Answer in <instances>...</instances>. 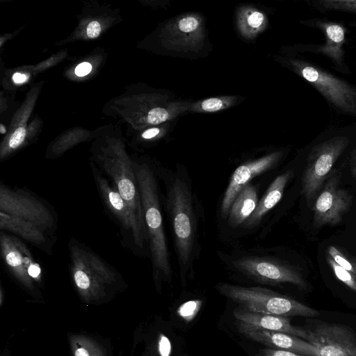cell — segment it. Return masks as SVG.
I'll return each mask as SVG.
<instances>
[{"label":"cell","instance_id":"obj_1","mask_svg":"<svg viewBox=\"0 0 356 356\" xmlns=\"http://www.w3.org/2000/svg\"><path fill=\"white\" fill-rule=\"evenodd\" d=\"M143 203L148 248L155 280L170 278L171 265L161 216L156 173L147 164L134 163Z\"/></svg>","mask_w":356,"mask_h":356},{"label":"cell","instance_id":"obj_2","mask_svg":"<svg viewBox=\"0 0 356 356\" xmlns=\"http://www.w3.org/2000/svg\"><path fill=\"white\" fill-rule=\"evenodd\" d=\"M217 289L222 295L239 304L241 307L255 313L307 318L320 314L318 310L291 297L265 288L220 284Z\"/></svg>","mask_w":356,"mask_h":356},{"label":"cell","instance_id":"obj_3","mask_svg":"<svg viewBox=\"0 0 356 356\" xmlns=\"http://www.w3.org/2000/svg\"><path fill=\"white\" fill-rule=\"evenodd\" d=\"M0 212L29 222L56 238L58 214L52 204L26 187L0 184Z\"/></svg>","mask_w":356,"mask_h":356},{"label":"cell","instance_id":"obj_4","mask_svg":"<svg viewBox=\"0 0 356 356\" xmlns=\"http://www.w3.org/2000/svg\"><path fill=\"white\" fill-rule=\"evenodd\" d=\"M67 247L70 274L79 290L97 291L117 282L118 271L90 247L72 236Z\"/></svg>","mask_w":356,"mask_h":356},{"label":"cell","instance_id":"obj_5","mask_svg":"<svg viewBox=\"0 0 356 356\" xmlns=\"http://www.w3.org/2000/svg\"><path fill=\"white\" fill-rule=\"evenodd\" d=\"M348 144L346 136H339L312 147L301 179L302 194L308 202L315 200Z\"/></svg>","mask_w":356,"mask_h":356},{"label":"cell","instance_id":"obj_6","mask_svg":"<svg viewBox=\"0 0 356 356\" xmlns=\"http://www.w3.org/2000/svg\"><path fill=\"white\" fill-rule=\"evenodd\" d=\"M91 170L105 211L119 227L122 245L137 256L145 254L139 241L131 212L125 201L110 180L95 164H91Z\"/></svg>","mask_w":356,"mask_h":356},{"label":"cell","instance_id":"obj_7","mask_svg":"<svg viewBox=\"0 0 356 356\" xmlns=\"http://www.w3.org/2000/svg\"><path fill=\"white\" fill-rule=\"evenodd\" d=\"M168 207L180 266L186 268L193 248L194 217L190 191L186 183L179 178H177L171 186Z\"/></svg>","mask_w":356,"mask_h":356},{"label":"cell","instance_id":"obj_8","mask_svg":"<svg viewBox=\"0 0 356 356\" xmlns=\"http://www.w3.org/2000/svg\"><path fill=\"white\" fill-rule=\"evenodd\" d=\"M293 67L334 108L356 115V88L353 85L305 60H293Z\"/></svg>","mask_w":356,"mask_h":356},{"label":"cell","instance_id":"obj_9","mask_svg":"<svg viewBox=\"0 0 356 356\" xmlns=\"http://www.w3.org/2000/svg\"><path fill=\"white\" fill-rule=\"evenodd\" d=\"M302 326L306 341L314 345L321 356H356V334L342 324L308 318Z\"/></svg>","mask_w":356,"mask_h":356},{"label":"cell","instance_id":"obj_10","mask_svg":"<svg viewBox=\"0 0 356 356\" xmlns=\"http://www.w3.org/2000/svg\"><path fill=\"white\" fill-rule=\"evenodd\" d=\"M341 179V172L333 169L316 198L313 207L315 227L326 225L336 226L350 211L353 196L348 191L340 187Z\"/></svg>","mask_w":356,"mask_h":356},{"label":"cell","instance_id":"obj_11","mask_svg":"<svg viewBox=\"0 0 356 356\" xmlns=\"http://www.w3.org/2000/svg\"><path fill=\"white\" fill-rule=\"evenodd\" d=\"M0 254L8 271L23 284L30 286L40 280L42 266L26 243L18 237L0 232Z\"/></svg>","mask_w":356,"mask_h":356},{"label":"cell","instance_id":"obj_12","mask_svg":"<svg viewBox=\"0 0 356 356\" xmlns=\"http://www.w3.org/2000/svg\"><path fill=\"white\" fill-rule=\"evenodd\" d=\"M234 265L245 274L264 283H290L301 289H307V283L298 270L276 261L248 257L235 261Z\"/></svg>","mask_w":356,"mask_h":356},{"label":"cell","instance_id":"obj_13","mask_svg":"<svg viewBox=\"0 0 356 356\" xmlns=\"http://www.w3.org/2000/svg\"><path fill=\"white\" fill-rule=\"evenodd\" d=\"M241 334L268 348L288 350L303 356H321L316 348L307 341L286 333L253 328L236 321Z\"/></svg>","mask_w":356,"mask_h":356},{"label":"cell","instance_id":"obj_14","mask_svg":"<svg viewBox=\"0 0 356 356\" xmlns=\"http://www.w3.org/2000/svg\"><path fill=\"white\" fill-rule=\"evenodd\" d=\"M279 153H274L259 160L241 165L233 172L222 199V214L227 216L230 207L240 191L249 184L254 177L271 168L277 161Z\"/></svg>","mask_w":356,"mask_h":356},{"label":"cell","instance_id":"obj_15","mask_svg":"<svg viewBox=\"0 0 356 356\" xmlns=\"http://www.w3.org/2000/svg\"><path fill=\"white\" fill-rule=\"evenodd\" d=\"M0 230L18 237L48 255L53 254L56 238L29 222L0 212Z\"/></svg>","mask_w":356,"mask_h":356},{"label":"cell","instance_id":"obj_16","mask_svg":"<svg viewBox=\"0 0 356 356\" xmlns=\"http://www.w3.org/2000/svg\"><path fill=\"white\" fill-rule=\"evenodd\" d=\"M307 24L320 29L325 36V43L319 46L316 52L329 58L339 70L348 72L343 49L346 41L345 27L335 22L318 19L309 20Z\"/></svg>","mask_w":356,"mask_h":356},{"label":"cell","instance_id":"obj_17","mask_svg":"<svg viewBox=\"0 0 356 356\" xmlns=\"http://www.w3.org/2000/svg\"><path fill=\"white\" fill-rule=\"evenodd\" d=\"M235 319L253 328L292 334L306 340L307 334L302 326H293L288 317L255 313L242 307L234 309Z\"/></svg>","mask_w":356,"mask_h":356},{"label":"cell","instance_id":"obj_18","mask_svg":"<svg viewBox=\"0 0 356 356\" xmlns=\"http://www.w3.org/2000/svg\"><path fill=\"white\" fill-rule=\"evenodd\" d=\"M292 176L293 172L287 171L274 179L264 197L258 202L253 213L247 220V226L252 227L257 224L262 217L280 202L285 186Z\"/></svg>","mask_w":356,"mask_h":356},{"label":"cell","instance_id":"obj_19","mask_svg":"<svg viewBox=\"0 0 356 356\" xmlns=\"http://www.w3.org/2000/svg\"><path fill=\"white\" fill-rule=\"evenodd\" d=\"M258 204L256 188L251 184L247 185L234 200L228 216V224L236 227L247 220L253 213Z\"/></svg>","mask_w":356,"mask_h":356},{"label":"cell","instance_id":"obj_20","mask_svg":"<svg viewBox=\"0 0 356 356\" xmlns=\"http://www.w3.org/2000/svg\"><path fill=\"white\" fill-rule=\"evenodd\" d=\"M314 6L321 12L340 11L356 14V0H320Z\"/></svg>","mask_w":356,"mask_h":356},{"label":"cell","instance_id":"obj_21","mask_svg":"<svg viewBox=\"0 0 356 356\" xmlns=\"http://www.w3.org/2000/svg\"><path fill=\"white\" fill-rule=\"evenodd\" d=\"M326 260L337 278L352 291L356 292V275L340 266L327 254Z\"/></svg>","mask_w":356,"mask_h":356},{"label":"cell","instance_id":"obj_22","mask_svg":"<svg viewBox=\"0 0 356 356\" xmlns=\"http://www.w3.org/2000/svg\"><path fill=\"white\" fill-rule=\"evenodd\" d=\"M327 254L331 257L340 266L356 275V261L355 259L348 257L334 245H330L327 248Z\"/></svg>","mask_w":356,"mask_h":356},{"label":"cell","instance_id":"obj_23","mask_svg":"<svg viewBox=\"0 0 356 356\" xmlns=\"http://www.w3.org/2000/svg\"><path fill=\"white\" fill-rule=\"evenodd\" d=\"M26 137V130L24 127H18L10 138L7 147L8 149L1 154V159H3L6 152L17 149L22 145Z\"/></svg>","mask_w":356,"mask_h":356},{"label":"cell","instance_id":"obj_24","mask_svg":"<svg viewBox=\"0 0 356 356\" xmlns=\"http://www.w3.org/2000/svg\"><path fill=\"white\" fill-rule=\"evenodd\" d=\"M169 113L163 108H155L149 111L147 114V122L152 124H157L168 120Z\"/></svg>","mask_w":356,"mask_h":356},{"label":"cell","instance_id":"obj_25","mask_svg":"<svg viewBox=\"0 0 356 356\" xmlns=\"http://www.w3.org/2000/svg\"><path fill=\"white\" fill-rule=\"evenodd\" d=\"M199 26L198 19L193 16H188L181 18L179 23V29L185 33L192 32L195 31Z\"/></svg>","mask_w":356,"mask_h":356},{"label":"cell","instance_id":"obj_26","mask_svg":"<svg viewBox=\"0 0 356 356\" xmlns=\"http://www.w3.org/2000/svg\"><path fill=\"white\" fill-rule=\"evenodd\" d=\"M223 107V102L219 98H209L202 102L201 108L207 112H214Z\"/></svg>","mask_w":356,"mask_h":356},{"label":"cell","instance_id":"obj_27","mask_svg":"<svg viewBox=\"0 0 356 356\" xmlns=\"http://www.w3.org/2000/svg\"><path fill=\"white\" fill-rule=\"evenodd\" d=\"M257 356H303L288 350L265 348L260 350Z\"/></svg>","mask_w":356,"mask_h":356},{"label":"cell","instance_id":"obj_28","mask_svg":"<svg viewBox=\"0 0 356 356\" xmlns=\"http://www.w3.org/2000/svg\"><path fill=\"white\" fill-rule=\"evenodd\" d=\"M264 18V15L261 13L254 11L248 17V23L251 27L257 28L262 24Z\"/></svg>","mask_w":356,"mask_h":356},{"label":"cell","instance_id":"obj_29","mask_svg":"<svg viewBox=\"0 0 356 356\" xmlns=\"http://www.w3.org/2000/svg\"><path fill=\"white\" fill-rule=\"evenodd\" d=\"M101 32V25L97 21H92L87 26L86 34L90 38H97Z\"/></svg>","mask_w":356,"mask_h":356},{"label":"cell","instance_id":"obj_30","mask_svg":"<svg viewBox=\"0 0 356 356\" xmlns=\"http://www.w3.org/2000/svg\"><path fill=\"white\" fill-rule=\"evenodd\" d=\"M91 70V65L88 62H83L76 67L74 72L77 76H83L89 74Z\"/></svg>","mask_w":356,"mask_h":356},{"label":"cell","instance_id":"obj_31","mask_svg":"<svg viewBox=\"0 0 356 356\" xmlns=\"http://www.w3.org/2000/svg\"><path fill=\"white\" fill-rule=\"evenodd\" d=\"M159 350L162 356H168L170 351V344L165 337L162 336L159 343Z\"/></svg>","mask_w":356,"mask_h":356},{"label":"cell","instance_id":"obj_32","mask_svg":"<svg viewBox=\"0 0 356 356\" xmlns=\"http://www.w3.org/2000/svg\"><path fill=\"white\" fill-rule=\"evenodd\" d=\"M159 131L158 128L149 129L142 134V137L145 139H150L157 136Z\"/></svg>","mask_w":356,"mask_h":356},{"label":"cell","instance_id":"obj_33","mask_svg":"<svg viewBox=\"0 0 356 356\" xmlns=\"http://www.w3.org/2000/svg\"><path fill=\"white\" fill-rule=\"evenodd\" d=\"M27 78L26 74L19 72L15 73L13 76V80L15 83H22L27 80Z\"/></svg>","mask_w":356,"mask_h":356},{"label":"cell","instance_id":"obj_34","mask_svg":"<svg viewBox=\"0 0 356 356\" xmlns=\"http://www.w3.org/2000/svg\"><path fill=\"white\" fill-rule=\"evenodd\" d=\"M350 165L352 174L354 175L355 173H356V149H354L352 152L350 161Z\"/></svg>","mask_w":356,"mask_h":356},{"label":"cell","instance_id":"obj_35","mask_svg":"<svg viewBox=\"0 0 356 356\" xmlns=\"http://www.w3.org/2000/svg\"><path fill=\"white\" fill-rule=\"evenodd\" d=\"M75 356H89V355L86 350L79 348L75 351Z\"/></svg>","mask_w":356,"mask_h":356},{"label":"cell","instance_id":"obj_36","mask_svg":"<svg viewBox=\"0 0 356 356\" xmlns=\"http://www.w3.org/2000/svg\"><path fill=\"white\" fill-rule=\"evenodd\" d=\"M1 132L2 134H3V133L6 131V130H4V129H3L4 127H3V125H1Z\"/></svg>","mask_w":356,"mask_h":356},{"label":"cell","instance_id":"obj_37","mask_svg":"<svg viewBox=\"0 0 356 356\" xmlns=\"http://www.w3.org/2000/svg\"><path fill=\"white\" fill-rule=\"evenodd\" d=\"M353 175H354V176H355V183H356V173H355Z\"/></svg>","mask_w":356,"mask_h":356}]
</instances>
